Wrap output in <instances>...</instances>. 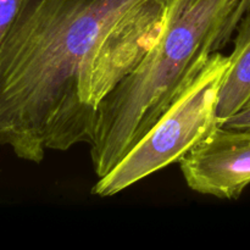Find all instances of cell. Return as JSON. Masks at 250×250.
I'll return each mask as SVG.
<instances>
[{
    "label": "cell",
    "mask_w": 250,
    "mask_h": 250,
    "mask_svg": "<svg viewBox=\"0 0 250 250\" xmlns=\"http://www.w3.org/2000/svg\"><path fill=\"white\" fill-rule=\"evenodd\" d=\"M137 0H23L0 44V146L41 164L93 141L109 90L103 56Z\"/></svg>",
    "instance_id": "cell-1"
},
{
    "label": "cell",
    "mask_w": 250,
    "mask_h": 250,
    "mask_svg": "<svg viewBox=\"0 0 250 250\" xmlns=\"http://www.w3.org/2000/svg\"><path fill=\"white\" fill-rule=\"evenodd\" d=\"M249 9L250 0H164L155 43L98 111L89 144L98 178L148 133L208 59L232 41Z\"/></svg>",
    "instance_id": "cell-2"
},
{
    "label": "cell",
    "mask_w": 250,
    "mask_h": 250,
    "mask_svg": "<svg viewBox=\"0 0 250 250\" xmlns=\"http://www.w3.org/2000/svg\"><path fill=\"white\" fill-rule=\"evenodd\" d=\"M229 56L212 54L177 93L148 133L104 177L92 194L112 197L187 155L220 126L219 98Z\"/></svg>",
    "instance_id": "cell-3"
},
{
    "label": "cell",
    "mask_w": 250,
    "mask_h": 250,
    "mask_svg": "<svg viewBox=\"0 0 250 250\" xmlns=\"http://www.w3.org/2000/svg\"><path fill=\"white\" fill-rule=\"evenodd\" d=\"M178 163L192 190L237 200L250 185V129L220 125Z\"/></svg>",
    "instance_id": "cell-4"
},
{
    "label": "cell",
    "mask_w": 250,
    "mask_h": 250,
    "mask_svg": "<svg viewBox=\"0 0 250 250\" xmlns=\"http://www.w3.org/2000/svg\"><path fill=\"white\" fill-rule=\"evenodd\" d=\"M229 66L219 98L220 125L250 102V9L237 27Z\"/></svg>",
    "instance_id": "cell-5"
},
{
    "label": "cell",
    "mask_w": 250,
    "mask_h": 250,
    "mask_svg": "<svg viewBox=\"0 0 250 250\" xmlns=\"http://www.w3.org/2000/svg\"><path fill=\"white\" fill-rule=\"evenodd\" d=\"M22 1L23 0H0V44L16 20Z\"/></svg>",
    "instance_id": "cell-6"
},
{
    "label": "cell",
    "mask_w": 250,
    "mask_h": 250,
    "mask_svg": "<svg viewBox=\"0 0 250 250\" xmlns=\"http://www.w3.org/2000/svg\"><path fill=\"white\" fill-rule=\"evenodd\" d=\"M221 126L227 127V128L250 129V102L247 103L236 114L224 120L221 122Z\"/></svg>",
    "instance_id": "cell-7"
}]
</instances>
